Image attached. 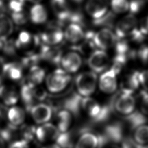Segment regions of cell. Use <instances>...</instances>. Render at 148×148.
Here are the masks:
<instances>
[{
    "label": "cell",
    "mask_w": 148,
    "mask_h": 148,
    "mask_svg": "<svg viewBox=\"0 0 148 148\" xmlns=\"http://www.w3.org/2000/svg\"><path fill=\"white\" fill-rule=\"evenodd\" d=\"M64 37L71 43H77L85 38V33L80 24L72 23L66 28Z\"/></svg>",
    "instance_id": "ac0fdd59"
},
{
    "label": "cell",
    "mask_w": 148,
    "mask_h": 148,
    "mask_svg": "<svg viewBox=\"0 0 148 148\" xmlns=\"http://www.w3.org/2000/svg\"><path fill=\"white\" fill-rule=\"evenodd\" d=\"M29 18L35 24H43L47 18V10L41 4L35 3L30 9Z\"/></svg>",
    "instance_id": "44dd1931"
},
{
    "label": "cell",
    "mask_w": 148,
    "mask_h": 148,
    "mask_svg": "<svg viewBox=\"0 0 148 148\" xmlns=\"http://www.w3.org/2000/svg\"><path fill=\"white\" fill-rule=\"evenodd\" d=\"M56 143L61 148H71L72 146V140L70 135L67 132H60L56 139Z\"/></svg>",
    "instance_id": "f546056e"
},
{
    "label": "cell",
    "mask_w": 148,
    "mask_h": 148,
    "mask_svg": "<svg viewBox=\"0 0 148 148\" xmlns=\"http://www.w3.org/2000/svg\"><path fill=\"white\" fill-rule=\"evenodd\" d=\"M9 148H29V145L27 140L21 139L13 142Z\"/></svg>",
    "instance_id": "e575fe53"
},
{
    "label": "cell",
    "mask_w": 148,
    "mask_h": 148,
    "mask_svg": "<svg viewBox=\"0 0 148 148\" xmlns=\"http://www.w3.org/2000/svg\"><path fill=\"white\" fill-rule=\"evenodd\" d=\"M117 75V73L112 68L103 72L99 79L100 90L106 94L114 92L118 86Z\"/></svg>",
    "instance_id": "9c48e42d"
},
{
    "label": "cell",
    "mask_w": 148,
    "mask_h": 148,
    "mask_svg": "<svg viewBox=\"0 0 148 148\" xmlns=\"http://www.w3.org/2000/svg\"><path fill=\"white\" fill-rule=\"evenodd\" d=\"M139 80L142 90L148 91V68L139 71Z\"/></svg>",
    "instance_id": "d6a6232c"
},
{
    "label": "cell",
    "mask_w": 148,
    "mask_h": 148,
    "mask_svg": "<svg viewBox=\"0 0 148 148\" xmlns=\"http://www.w3.org/2000/svg\"><path fill=\"white\" fill-rule=\"evenodd\" d=\"M51 6L58 20L64 21L69 20L71 9L66 0H51Z\"/></svg>",
    "instance_id": "2e32d148"
},
{
    "label": "cell",
    "mask_w": 148,
    "mask_h": 148,
    "mask_svg": "<svg viewBox=\"0 0 148 148\" xmlns=\"http://www.w3.org/2000/svg\"><path fill=\"white\" fill-rule=\"evenodd\" d=\"M14 23L18 25H22L26 23L27 20V17L26 14H25L22 12L17 13H12V18Z\"/></svg>",
    "instance_id": "836d02e7"
},
{
    "label": "cell",
    "mask_w": 148,
    "mask_h": 148,
    "mask_svg": "<svg viewBox=\"0 0 148 148\" xmlns=\"http://www.w3.org/2000/svg\"><path fill=\"white\" fill-rule=\"evenodd\" d=\"M70 80L69 73L62 69H57L46 77V86L50 92L58 93L67 87Z\"/></svg>",
    "instance_id": "277c9868"
},
{
    "label": "cell",
    "mask_w": 148,
    "mask_h": 148,
    "mask_svg": "<svg viewBox=\"0 0 148 148\" xmlns=\"http://www.w3.org/2000/svg\"><path fill=\"white\" fill-rule=\"evenodd\" d=\"M0 148H5V140L1 135H0Z\"/></svg>",
    "instance_id": "8d00e7d4"
},
{
    "label": "cell",
    "mask_w": 148,
    "mask_h": 148,
    "mask_svg": "<svg viewBox=\"0 0 148 148\" xmlns=\"http://www.w3.org/2000/svg\"><path fill=\"white\" fill-rule=\"evenodd\" d=\"M40 57L53 62H57L60 61L61 54L58 49L44 45L41 49Z\"/></svg>",
    "instance_id": "83f0119b"
},
{
    "label": "cell",
    "mask_w": 148,
    "mask_h": 148,
    "mask_svg": "<svg viewBox=\"0 0 148 148\" xmlns=\"http://www.w3.org/2000/svg\"><path fill=\"white\" fill-rule=\"evenodd\" d=\"M135 148H148V145L143 146H138L135 145Z\"/></svg>",
    "instance_id": "f35d334b"
},
{
    "label": "cell",
    "mask_w": 148,
    "mask_h": 148,
    "mask_svg": "<svg viewBox=\"0 0 148 148\" xmlns=\"http://www.w3.org/2000/svg\"><path fill=\"white\" fill-rule=\"evenodd\" d=\"M3 73L8 78L12 80L17 81L23 76V69L20 65L16 62H9L3 66Z\"/></svg>",
    "instance_id": "603a6c76"
},
{
    "label": "cell",
    "mask_w": 148,
    "mask_h": 148,
    "mask_svg": "<svg viewBox=\"0 0 148 148\" xmlns=\"http://www.w3.org/2000/svg\"><path fill=\"white\" fill-rule=\"evenodd\" d=\"M0 97L6 105H14L18 101V94L13 87L2 85L0 89Z\"/></svg>",
    "instance_id": "ffe728a7"
},
{
    "label": "cell",
    "mask_w": 148,
    "mask_h": 148,
    "mask_svg": "<svg viewBox=\"0 0 148 148\" xmlns=\"http://www.w3.org/2000/svg\"><path fill=\"white\" fill-rule=\"evenodd\" d=\"M139 88V71H132L124 75L121 83V91L134 94Z\"/></svg>",
    "instance_id": "9a60e30c"
},
{
    "label": "cell",
    "mask_w": 148,
    "mask_h": 148,
    "mask_svg": "<svg viewBox=\"0 0 148 148\" xmlns=\"http://www.w3.org/2000/svg\"><path fill=\"white\" fill-rule=\"evenodd\" d=\"M8 119L12 125H20L25 119V111L20 107L13 106L8 110Z\"/></svg>",
    "instance_id": "484cf974"
},
{
    "label": "cell",
    "mask_w": 148,
    "mask_h": 148,
    "mask_svg": "<svg viewBox=\"0 0 148 148\" xmlns=\"http://www.w3.org/2000/svg\"><path fill=\"white\" fill-rule=\"evenodd\" d=\"M45 76V72L42 68L36 65H32L28 73V83L34 86H38L43 82Z\"/></svg>",
    "instance_id": "4316f807"
},
{
    "label": "cell",
    "mask_w": 148,
    "mask_h": 148,
    "mask_svg": "<svg viewBox=\"0 0 148 148\" xmlns=\"http://www.w3.org/2000/svg\"><path fill=\"white\" fill-rule=\"evenodd\" d=\"M110 5L112 10L116 14H124L130 9L128 0H111Z\"/></svg>",
    "instance_id": "f1b7e54d"
},
{
    "label": "cell",
    "mask_w": 148,
    "mask_h": 148,
    "mask_svg": "<svg viewBox=\"0 0 148 148\" xmlns=\"http://www.w3.org/2000/svg\"><path fill=\"white\" fill-rule=\"evenodd\" d=\"M60 133L57 126L47 123L42 124L35 131L36 138L42 142L56 140Z\"/></svg>",
    "instance_id": "7c38bea8"
},
{
    "label": "cell",
    "mask_w": 148,
    "mask_h": 148,
    "mask_svg": "<svg viewBox=\"0 0 148 148\" xmlns=\"http://www.w3.org/2000/svg\"><path fill=\"white\" fill-rule=\"evenodd\" d=\"M30 110L33 120L38 124L46 123L52 116L51 108L46 103H42L33 105Z\"/></svg>",
    "instance_id": "4fadbf2b"
},
{
    "label": "cell",
    "mask_w": 148,
    "mask_h": 148,
    "mask_svg": "<svg viewBox=\"0 0 148 148\" xmlns=\"http://www.w3.org/2000/svg\"><path fill=\"white\" fill-rule=\"evenodd\" d=\"M87 62L92 72L99 73L107 68L109 64V56L105 50H96L91 53Z\"/></svg>",
    "instance_id": "ba28073f"
},
{
    "label": "cell",
    "mask_w": 148,
    "mask_h": 148,
    "mask_svg": "<svg viewBox=\"0 0 148 148\" xmlns=\"http://www.w3.org/2000/svg\"><path fill=\"white\" fill-rule=\"evenodd\" d=\"M138 20L133 14H125L115 24L114 33L119 40L131 37L136 31Z\"/></svg>",
    "instance_id": "7a4b0ae2"
},
{
    "label": "cell",
    "mask_w": 148,
    "mask_h": 148,
    "mask_svg": "<svg viewBox=\"0 0 148 148\" xmlns=\"http://www.w3.org/2000/svg\"><path fill=\"white\" fill-rule=\"evenodd\" d=\"M35 86L28 83L24 84L20 91V95L22 100L27 108H31L34 101L36 99L35 94Z\"/></svg>",
    "instance_id": "d4e9b609"
},
{
    "label": "cell",
    "mask_w": 148,
    "mask_h": 148,
    "mask_svg": "<svg viewBox=\"0 0 148 148\" xmlns=\"http://www.w3.org/2000/svg\"><path fill=\"white\" fill-rule=\"evenodd\" d=\"M38 43V38L31 35L27 31H22L20 33L18 38L15 42V46L23 50H29L32 48L35 45Z\"/></svg>",
    "instance_id": "d6986e66"
},
{
    "label": "cell",
    "mask_w": 148,
    "mask_h": 148,
    "mask_svg": "<svg viewBox=\"0 0 148 148\" xmlns=\"http://www.w3.org/2000/svg\"><path fill=\"white\" fill-rule=\"evenodd\" d=\"M64 38V32L58 25H52L42 32L39 37L45 45L51 46L60 43Z\"/></svg>",
    "instance_id": "8fae6325"
},
{
    "label": "cell",
    "mask_w": 148,
    "mask_h": 148,
    "mask_svg": "<svg viewBox=\"0 0 148 148\" xmlns=\"http://www.w3.org/2000/svg\"><path fill=\"white\" fill-rule=\"evenodd\" d=\"M25 0H10L8 7L12 13H17L23 11Z\"/></svg>",
    "instance_id": "1f68e13d"
},
{
    "label": "cell",
    "mask_w": 148,
    "mask_h": 148,
    "mask_svg": "<svg viewBox=\"0 0 148 148\" xmlns=\"http://www.w3.org/2000/svg\"><path fill=\"white\" fill-rule=\"evenodd\" d=\"M103 142L102 136H98L94 133L86 131L77 139L75 148H101Z\"/></svg>",
    "instance_id": "30bf717a"
},
{
    "label": "cell",
    "mask_w": 148,
    "mask_h": 148,
    "mask_svg": "<svg viewBox=\"0 0 148 148\" xmlns=\"http://www.w3.org/2000/svg\"><path fill=\"white\" fill-rule=\"evenodd\" d=\"M117 38L112 30L104 28L94 34L92 41L95 47L101 50H106L113 47L117 42Z\"/></svg>",
    "instance_id": "8992f818"
},
{
    "label": "cell",
    "mask_w": 148,
    "mask_h": 148,
    "mask_svg": "<svg viewBox=\"0 0 148 148\" xmlns=\"http://www.w3.org/2000/svg\"><path fill=\"white\" fill-rule=\"evenodd\" d=\"M72 113L66 109L60 111L57 116V127L60 132H67L72 124Z\"/></svg>",
    "instance_id": "cb8c5ba5"
},
{
    "label": "cell",
    "mask_w": 148,
    "mask_h": 148,
    "mask_svg": "<svg viewBox=\"0 0 148 148\" xmlns=\"http://www.w3.org/2000/svg\"><path fill=\"white\" fill-rule=\"evenodd\" d=\"M110 5L109 0H87L85 5L87 14L94 20L104 16Z\"/></svg>",
    "instance_id": "52a82bcc"
},
{
    "label": "cell",
    "mask_w": 148,
    "mask_h": 148,
    "mask_svg": "<svg viewBox=\"0 0 148 148\" xmlns=\"http://www.w3.org/2000/svg\"><path fill=\"white\" fill-rule=\"evenodd\" d=\"M81 108L84 112L95 121H103L109 114V109L100 105L95 100L90 97L82 99Z\"/></svg>",
    "instance_id": "5b68a950"
},
{
    "label": "cell",
    "mask_w": 148,
    "mask_h": 148,
    "mask_svg": "<svg viewBox=\"0 0 148 148\" xmlns=\"http://www.w3.org/2000/svg\"><path fill=\"white\" fill-rule=\"evenodd\" d=\"M73 2L76 3H80L81 2H82L84 0H72Z\"/></svg>",
    "instance_id": "b9f144b4"
},
{
    "label": "cell",
    "mask_w": 148,
    "mask_h": 148,
    "mask_svg": "<svg viewBox=\"0 0 148 148\" xmlns=\"http://www.w3.org/2000/svg\"><path fill=\"white\" fill-rule=\"evenodd\" d=\"M138 101L133 94L121 91L114 99L112 108L119 115L127 117L136 110Z\"/></svg>",
    "instance_id": "6da1fadb"
},
{
    "label": "cell",
    "mask_w": 148,
    "mask_h": 148,
    "mask_svg": "<svg viewBox=\"0 0 148 148\" xmlns=\"http://www.w3.org/2000/svg\"><path fill=\"white\" fill-rule=\"evenodd\" d=\"M3 123V116L2 113L0 110V130L1 129V127Z\"/></svg>",
    "instance_id": "74e56055"
},
{
    "label": "cell",
    "mask_w": 148,
    "mask_h": 148,
    "mask_svg": "<svg viewBox=\"0 0 148 148\" xmlns=\"http://www.w3.org/2000/svg\"><path fill=\"white\" fill-rule=\"evenodd\" d=\"M31 2L35 3H39V2H40V1H42V0H28Z\"/></svg>",
    "instance_id": "60d3db41"
},
{
    "label": "cell",
    "mask_w": 148,
    "mask_h": 148,
    "mask_svg": "<svg viewBox=\"0 0 148 148\" xmlns=\"http://www.w3.org/2000/svg\"><path fill=\"white\" fill-rule=\"evenodd\" d=\"M137 29L143 37L148 36V16L143 17L138 21Z\"/></svg>",
    "instance_id": "4dcf8cb0"
},
{
    "label": "cell",
    "mask_w": 148,
    "mask_h": 148,
    "mask_svg": "<svg viewBox=\"0 0 148 148\" xmlns=\"http://www.w3.org/2000/svg\"><path fill=\"white\" fill-rule=\"evenodd\" d=\"M42 148H61V147L57 143H54V144H51L47 145L46 146H44Z\"/></svg>",
    "instance_id": "d590c367"
},
{
    "label": "cell",
    "mask_w": 148,
    "mask_h": 148,
    "mask_svg": "<svg viewBox=\"0 0 148 148\" xmlns=\"http://www.w3.org/2000/svg\"><path fill=\"white\" fill-rule=\"evenodd\" d=\"M98 83L96 73L84 72L79 74L76 79V87L79 94L84 97H90L95 90Z\"/></svg>",
    "instance_id": "3957f363"
},
{
    "label": "cell",
    "mask_w": 148,
    "mask_h": 148,
    "mask_svg": "<svg viewBox=\"0 0 148 148\" xmlns=\"http://www.w3.org/2000/svg\"><path fill=\"white\" fill-rule=\"evenodd\" d=\"M2 86V84H1V79H0V89H1V87Z\"/></svg>",
    "instance_id": "7bdbcfd3"
},
{
    "label": "cell",
    "mask_w": 148,
    "mask_h": 148,
    "mask_svg": "<svg viewBox=\"0 0 148 148\" xmlns=\"http://www.w3.org/2000/svg\"><path fill=\"white\" fill-rule=\"evenodd\" d=\"M130 139L136 145H148V123L141 124L131 130Z\"/></svg>",
    "instance_id": "e0dca14e"
},
{
    "label": "cell",
    "mask_w": 148,
    "mask_h": 148,
    "mask_svg": "<svg viewBox=\"0 0 148 148\" xmlns=\"http://www.w3.org/2000/svg\"><path fill=\"white\" fill-rule=\"evenodd\" d=\"M13 31V21L7 15L0 14V40L5 41Z\"/></svg>",
    "instance_id": "7402d4cb"
},
{
    "label": "cell",
    "mask_w": 148,
    "mask_h": 148,
    "mask_svg": "<svg viewBox=\"0 0 148 148\" xmlns=\"http://www.w3.org/2000/svg\"><path fill=\"white\" fill-rule=\"evenodd\" d=\"M62 69L68 73H73L79 69L82 61L80 56L76 52H69L64 54L60 60Z\"/></svg>",
    "instance_id": "5bb4252c"
},
{
    "label": "cell",
    "mask_w": 148,
    "mask_h": 148,
    "mask_svg": "<svg viewBox=\"0 0 148 148\" xmlns=\"http://www.w3.org/2000/svg\"><path fill=\"white\" fill-rule=\"evenodd\" d=\"M5 41H6V40H5ZM5 41H2V40H0V50L3 49V45H4V42H5Z\"/></svg>",
    "instance_id": "ab89813d"
}]
</instances>
